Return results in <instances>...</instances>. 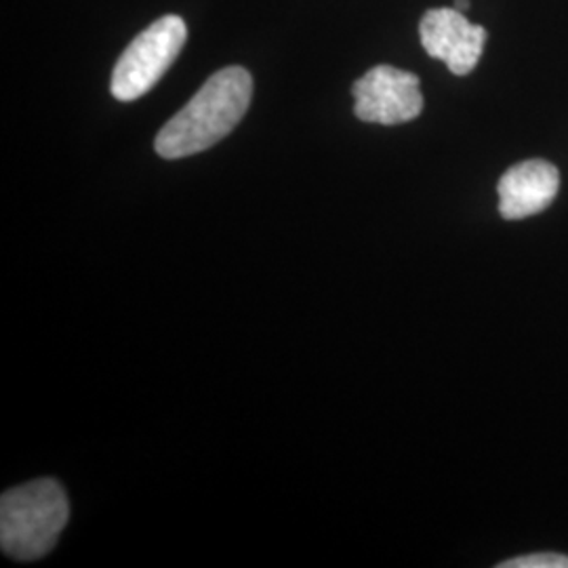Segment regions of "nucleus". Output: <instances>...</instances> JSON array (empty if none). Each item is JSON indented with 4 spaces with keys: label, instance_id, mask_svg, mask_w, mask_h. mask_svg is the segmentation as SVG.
Here are the masks:
<instances>
[{
    "label": "nucleus",
    "instance_id": "8",
    "mask_svg": "<svg viewBox=\"0 0 568 568\" xmlns=\"http://www.w3.org/2000/svg\"><path fill=\"white\" fill-rule=\"evenodd\" d=\"M455 9L464 13V11H467V9H469V0H457V2H455Z\"/></svg>",
    "mask_w": 568,
    "mask_h": 568
},
{
    "label": "nucleus",
    "instance_id": "1",
    "mask_svg": "<svg viewBox=\"0 0 568 568\" xmlns=\"http://www.w3.org/2000/svg\"><path fill=\"white\" fill-rule=\"evenodd\" d=\"M253 98V79L241 65L215 72L201 91L164 124L154 148L166 161L194 156L222 142L243 121Z\"/></svg>",
    "mask_w": 568,
    "mask_h": 568
},
{
    "label": "nucleus",
    "instance_id": "5",
    "mask_svg": "<svg viewBox=\"0 0 568 568\" xmlns=\"http://www.w3.org/2000/svg\"><path fill=\"white\" fill-rule=\"evenodd\" d=\"M419 37L429 58L445 61L453 74L466 77L483 58L487 30L474 26L457 9H432L422 20Z\"/></svg>",
    "mask_w": 568,
    "mask_h": 568
},
{
    "label": "nucleus",
    "instance_id": "6",
    "mask_svg": "<svg viewBox=\"0 0 568 568\" xmlns=\"http://www.w3.org/2000/svg\"><path fill=\"white\" fill-rule=\"evenodd\" d=\"M560 187V173L548 161L514 164L499 180V213L504 220H525L546 211Z\"/></svg>",
    "mask_w": 568,
    "mask_h": 568
},
{
    "label": "nucleus",
    "instance_id": "2",
    "mask_svg": "<svg viewBox=\"0 0 568 568\" xmlns=\"http://www.w3.org/2000/svg\"><path fill=\"white\" fill-rule=\"evenodd\" d=\"M68 518V497L51 478L7 490L0 499L2 551L23 562L39 560L55 548Z\"/></svg>",
    "mask_w": 568,
    "mask_h": 568
},
{
    "label": "nucleus",
    "instance_id": "3",
    "mask_svg": "<svg viewBox=\"0 0 568 568\" xmlns=\"http://www.w3.org/2000/svg\"><path fill=\"white\" fill-rule=\"evenodd\" d=\"M187 39L180 16H164L131 42L112 74V95L119 102H135L145 95L178 60Z\"/></svg>",
    "mask_w": 568,
    "mask_h": 568
},
{
    "label": "nucleus",
    "instance_id": "7",
    "mask_svg": "<svg viewBox=\"0 0 568 568\" xmlns=\"http://www.w3.org/2000/svg\"><path fill=\"white\" fill-rule=\"evenodd\" d=\"M499 568H568V556L562 554H530L501 562Z\"/></svg>",
    "mask_w": 568,
    "mask_h": 568
},
{
    "label": "nucleus",
    "instance_id": "4",
    "mask_svg": "<svg viewBox=\"0 0 568 568\" xmlns=\"http://www.w3.org/2000/svg\"><path fill=\"white\" fill-rule=\"evenodd\" d=\"M354 114L363 122L403 124L415 121L424 110L419 79L394 65H375L354 82Z\"/></svg>",
    "mask_w": 568,
    "mask_h": 568
}]
</instances>
